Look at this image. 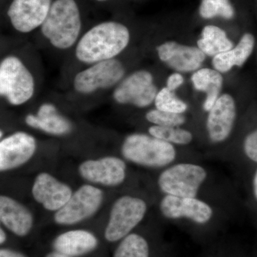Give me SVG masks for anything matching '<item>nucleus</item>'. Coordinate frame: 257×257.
I'll return each instance as SVG.
<instances>
[{
	"mask_svg": "<svg viewBox=\"0 0 257 257\" xmlns=\"http://www.w3.org/2000/svg\"><path fill=\"white\" fill-rule=\"evenodd\" d=\"M159 190L164 195L200 198L221 205L212 172L194 160H184L161 171L157 179Z\"/></svg>",
	"mask_w": 257,
	"mask_h": 257,
	"instance_id": "1",
	"label": "nucleus"
},
{
	"mask_svg": "<svg viewBox=\"0 0 257 257\" xmlns=\"http://www.w3.org/2000/svg\"><path fill=\"white\" fill-rule=\"evenodd\" d=\"M160 214L167 220L186 226L198 234L210 232L219 225V204L200 198L162 195L159 202Z\"/></svg>",
	"mask_w": 257,
	"mask_h": 257,
	"instance_id": "2",
	"label": "nucleus"
},
{
	"mask_svg": "<svg viewBox=\"0 0 257 257\" xmlns=\"http://www.w3.org/2000/svg\"><path fill=\"white\" fill-rule=\"evenodd\" d=\"M130 40V31L124 25L104 22L83 35L76 47L75 56L84 64L111 60L126 49Z\"/></svg>",
	"mask_w": 257,
	"mask_h": 257,
	"instance_id": "3",
	"label": "nucleus"
},
{
	"mask_svg": "<svg viewBox=\"0 0 257 257\" xmlns=\"http://www.w3.org/2000/svg\"><path fill=\"white\" fill-rule=\"evenodd\" d=\"M121 153L124 160L145 168L163 170L184 161L179 157L177 146L152 136L134 133L123 141Z\"/></svg>",
	"mask_w": 257,
	"mask_h": 257,
	"instance_id": "4",
	"label": "nucleus"
},
{
	"mask_svg": "<svg viewBox=\"0 0 257 257\" xmlns=\"http://www.w3.org/2000/svg\"><path fill=\"white\" fill-rule=\"evenodd\" d=\"M82 29L78 5L74 0H55L41 26L43 36L52 46L67 50L77 41Z\"/></svg>",
	"mask_w": 257,
	"mask_h": 257,
	"instance_id": "5",
	"label": "nucleus"
},
{
	"mask_svg": "<svg viewBox=\"0 0 257 257\" xmlns=\"http://www.w3.org/2000/svg\"><path fill=\"white\" fill-rule=\"evenodd\" d=\"M148 211V204L143 198L132 194L121 196L113 203L104 229L108 242H119L143 222Z\"/></svg>",
	"mask_w": 257,
	"mask_h": 257,
	"instance_id": "6",
	"label": "nucleus"
},
{
	"mask_svg": "<svg viewBox=\"0 0 257 257\" xmlns=\"http://www.w3.org/2000/svg\"><path fill=\"white\" fill-rule=\"evenodd\" d=\"M35 79L23 61L16 56L5 57L0 63V94L13 106H20L32 99Z\"/></svg>",
	"mask_w": 257,
	"mask_h": 257,
	"instance_id": "7",
	"label": "nucleus"
},
{
	"mask_svg": "<svg viewBox=\"0 0 257 257\" xmlns=\"http://www.w3.org/2000/svg\"><path fill=\"white\" fill-rule=\"evenodd\" d=\"M101 189L91 184H83L68 202L56 211L54 221L62 226H72L92 217L99 211L104 201Z\"/></svg>",
	"mask_w": 257,
	"mask_h": 257,
	"instance_id": "8",
	"label": "nucleus"
},
{
	"mask_svg": "<svg viewBox=\"0 0 257 257\" xmlns=\"http://www.w3.org/2000/svg\"><path fill=\"white\" fill-rule=\"evenodd\" d=\"M124 73V66L116 59L96 62L76 74L74 88L80 94H92L99 89L114 87L120 82Z\"/></svg>",
	"mask_w": 257,
	"mask_h": 257,
	"instance_id": "9",
	"label": "nucleus"
},
{
	"mask_svg": "<svg viewBox=\"0 0 257 257\" xmlns=\"http://www.w3.org/2000/svg\"><path fill=\"white\" fill-rule=\"evenodd\" d=\"M157 93L152 74L148 71L139 70L119 83L113 98L118 104L145 108L155 102Z\"/></svg>",
	"mask_w": 257,
	"mask_h": 257,
	"instance_id": "10",
	"label": "nucleus"
},
{
	"mask_svg": "<svg viewBox=\"0 0 257 257\" xmlns=\"http://www.w3.org/2000/svg\"><path fill=\"white\" fill-rule=\"evenodd\" d=\"M79 175L91 184L115 187L125 182L127 166L124 159L106 156L84 161L78 167Z\"/></svg>",
	"mask_w": 257,
	"mask_h": 257,
	"instance_id": "11",
	"label": "nucleus"
},
{
	"mask_svg": "<svg viewBox=\"0 0 257 257\" xmlns=\"http://www.w3.org/2000/svg\"><path fill=\"white\" fill-rule=\"evenodd\" d=\"M36 140L25 132H16L0 142V171L8 172L28 163L37 151Z\"/></svg>",
	"mask_w": 257,
	"mask_h": 257,
	"instance_id": "12",
	"label": "nucleus"
},
{
	"mask_svg": "<svg viewBox=\"0 0 257 257\" xmlns=\"http://www.w3.org/2000/svg\"><path fill=\"white\" fill-rule=\"evenodd\" d=\"M207 115L208 138L211 143H224L232 133L236 118V104L232 96L224 94L218 98Z\"/></svg>",
	"mask_w": 257,
	"mask_h": 257,
	"instance_id": "13",
	"label": "nucleus"
},
{
	"mask_svg": "<svg viewBox=\"0 0 257 257\" xmlns=\"http://www.w3.org/2000/svg\"><path fill=\"white\" fill-rule=\"evenodd\" d=\"M52 5V0H13L8 11L10 23L17 31L29 33L42 26Z\"/></svg>",
	"mask_w": 257,
	"mask_h": 257,
	"instance_id": "14",
	"label": "nucleus"
},
{
	"mask_svg": "<svg viewBox=\"0 0 257 257\" xmlns=\"http://www.w3.org/2000/svg\"><path fill=\"white\" fill-rule=\"evenodd\" d=\"M73 192L70 187L47 172H41L35 177L32 195L35 201L47 211H58L63 207Z\"/></svg>",
	"mask_w": 257,
	"mask_h": 257,
	"instance_id": "15",
	"label": "nucleus"
},
{
	"mask_svg": "<svg viewBox=\"0 0 257 257\" xmlns=\"http://www.w3.org/2000/svg\"><path fill=\"white\" fill-rule=\"evenodd\" d=\"M161 61L178 72H188L200 68L206 55L199 47L186 46L170 41L157 49Z\"/></svg>",
	"mask_w": 257,
	"mask_h": 257,
	"instance_id": "16",
	"label": "nucleus"
},
{
	"mask_svg": "<svg viewBox=\"0 0 257 257\" xmlns=\"http://www.w3.org/2000/svg\"><path fill=\"white\" fill-rule=\"evenodd\" d=\"M0 221L13 234L25 237L33 228L34 216L26 206L14 198L1 195Z\"/></svg>",
	"mask_w": 257,
	"mask_h": 257,
	"instance_id": "17",
	"label": "nucleus"
},
{
	"mask_svg": "<svg viewBox=\"0 0 257 257\" xmlns=\"http://www.w3.org/2000/svg\"><path fill=\"white\" fill-rule=\"evenodd\" d=\"M99 244L97 237L86 229L64 231L52 241L54 251L70 257H79L94 251Z\"/></svg>",
	"mask_w": 257,
	"mask_h": 257,
	"instance_id": "18",
	"label": "nucleus"
},
{
	"mask_svg": "<svg viewBox=\"0 0 257 257\" xmlns=\"http://www.w3.org/2000/svg\"><path fill=\"white\" fill-rule=\"evenodd\" d=\"M25 122L30 127L55 136L68 135L72 130L71 121L60 114L57 107L51 103L42 104L36 114L27 115Z\"/></svg>",
	"mask_w": 257,
	"mask_h": 257,
	"instance_id": "19",
	"label": "nucleus"
},
{
	"mask_svg": "<svg viewBox=\"0 0 257 257\" xmlns=\"http://www.w3.org/2000/svg\"><path fill=\"white\" fill-rule=\"evenodd\" d=\"M254 44L253 35L245 34L234 48L213 57V67L220 73L229 72L234 66L241 67L252 53Z\"/></svg>",
	"mask_w": 257,
	"mask_h": 257,
	"instance_id": "20",
	"label": "nucleus"
},
{
	"mask_svg": "<svg viewBox=\"0 0 257 257\" xmlns=\"http://www.w3.org/2000/svg\"><path fill=\"white\" fill-rule=\"evenodd\" d=\"M192 81L197 90L207 93L203 108L209 112L219 97L223 84L222 76L215 69L203 68L198 69L193 74Z\"/></svg>",
	"mask_w": 257,
	"mask_h": 257,
	"instance_id": "21",
	"label": "nucleus"
},
{
	"mask_svg": "<svg viewBox=\"0 0 257 257\" xmlns=\"http://www.w3.org/2000/svg\"><path fill=\"white\" fill-rule=\"evenodd\" d=\"M197 45L205 55L213 57L233 48V43L226 32L214 25H208L203 29L202 37L198 40Z\"/></svg>",
	"mask_w": 257,
	"mask_h": 257,
	"instance_id": "22",
	"label": "nucleus"
},
{
	"mask_svg": "<svg viewBox=\"0 0 257 257\" xmlns=\"http://www.w3.org/2000/svg\"><path fill=\"white\" fill-rule=\"evenodd\" d=\"M152 243L141 233H130L120 240L112 257H152Z\"/></svg>",
	"mask_w": 257,
	"mask_h": 257,
	"instance_id": "23",
	"label": "nucleus"
},
{
	"mask_svg": "<svg viewBox=\"0 0 257 257\" xmlns=\"http://www.w3.org/2000/svg\"><path fill=\"white\" fill-rule=\"evenodd\" d=\"M148 133L157 139L172 144L175 146H187L192 143V133L181 126H162L152 125Z\"/></svg>",
	"mask_w": 257,
	"mask_h": 257,
	"instance_id": "24",
	"label": "nucleus"
},
{
	"mask_svg": "<svg viewBox=\"0 0 257 257\" xmlns=\"http://www.w3.org/2000/svg\"><path fill=\"white\" fill-rule=\"evenodd\" d=\"M156 109L167 112L184 114L187 110V104L176 96L175 93L167 87L157 93L155 100Z\"/></svg>",
	"mask_w": 257,
	"mask_h": 257,
	"instance_id": "25",
	"label": "nucleus"
},
{
	"mask_svg": "<svg viewBox=\"0 0 257 257\" xmlns=\"http://www.w3.org/2000/svg\"><path fill=\"white\" fill-rule=\"evenodd\" d=\"M199 14L204 19L217 16L231 19L234 17V10L229 0H202Z\"/></svg>",
	"mask_w": 257,
	"mask_h": 257,
	"instance_id": "26",
	"label": "nucleus"
},
{
	"mask_svg": "<svg viewBox=\"0 0 257 257\" xmlns=\"http://www.w3.org/2000/svg\"><path fill=\"white\" fill-rule=\"evenodd\" d=\"M145 117L152 125L162 126H181L187 121L184 114L167 112L157 109L149 111Z\"/></svg>",
	"mask_w": 257,
	"mask_h": 257,
	"instance_id": "27",
	"label": "nucleus"
},
{
	"mask_svg": "<svg viewBox=\"0 0 257 257\" xmlns=\"http://www.w3.org/2000/svg\"><path fill=\"white\" fill-rule=\"evenodd\" d=\"M242 151L247 160L257 165V128L246 135L243 142Z\"/></svg>",
	"mask_w": 257,
	"mask_h": 257,
	"instance_id": "28",
	"label": "nucleus"
},
{
	"mask_svg": "<svg viewBox=\"0 0 257 257\" xmlns=\"http://www.w3.org/2000/svg\"><path fill=\"white\" fill-rule=\"evenodd\" d=\"M184 83V77L182 74L179 73H174L169 77L167 82V87L170 90L174 91L177 88L182 85Z\"/></svg>",
	"mask_w": 257,
	"mask_h": 257,
	"instance_id": "29",
	"label": "nucleus"
},
{
	"mask_svg": "<svg viewBox=\"0 0 257 257\" xmlns=\"http://www.w3.org/2000/svg\"><path fill=\"white\" fill-rule=\"evenodd\" d=\"M217 247L221 257H240L232 245H219Z\"/></svg>",
	"mask_w": 257,
	"mask_h": 257,
	"instance_id": "30",
	"label": "nucleus"
},
{
	"mask_svg": "<svg viewBox=\"0 0 257 257\" xmlns=\"http://www.w3.org/2000/svg\"><path fill=\"white\" fill-rule=\"evenodd\" d=\"M0 257H29L25 253L9 248H2L0 249Z\"/></svg>",
	"mask_w": 257,
	"mask_h": 257,
	"instance_id": "31",
	"label": "nucleus"
},
{
	"mask_svg": "<svg viewBox=\"0 0 257 257\" xmlns=\"http://www.w3.org/2000/svg\"><path fill=\"white\" fill-rule=\"evenodd\" d=\"M251 189L253 199L257 203V167L251 179Z\"/></svg>",
	"mask_w": 257,
	"mask_h": 257,
	"instance_id": "32",
	"label": "nucleus"
},
{
	"mask_svg": "<svg viewBox=\"0 0 257 257\" xmlns=\"http://www.w3.org/2000/svg\"><path fill=\"white\" fill-rule=\"evenodd\" d=\"M8 240V234L3 227L0 228V244L3 245Z\"/></svg>",
	"mask_w": 257,
	"mask_h": 257,
	"instance_id": "33",
	"label": "nucleus"
},
{
	"mask_svg": "<svg viewBox=\"0 0 257 257\" xmlns=\"http://www.w3.org/2000/svg\"><path fill=\"white\" fill-rule=\"evenodd\" d=\"M204 257H221L217 246L213 248L212 249L209 251V252L204 255Z\"/></svg>",
	"mask_w": 257,
	"mask_h": 257,
	"instance_id": "34",
	"label": "nucleus"
},
{
	"mask_svg": "<svg viewBox=\"0 0 257 257\" xmlns=\"http://www.w3.org/2000/svg\"><path fill=\"white\" fill-rule=\"evenodd\" d=\"M45 257H70L67 256V255H64L63 253H61L60 252H57V251H51V252H49L45 255Z\"/></svg>",
	"mask_w": 257,
	"mask_h": 257,
	"instance_id": "35",
	"label": "nucleus"
},
{
	"mask_svg": "<svg viewBox=\"0 0 257 257\" xmlns=\"http://www.w3.org/2000/svg\"><path fill=\"white\" fill-rule=\"evenodd\" d=\"M96 1H98V2H106V1H107V0H96Z\"/></svg>",
	"mask_w": 257,
	"mask_h": 257,
	"instance_id": "36",
	"label": "nucleus"
}]
</instances>
